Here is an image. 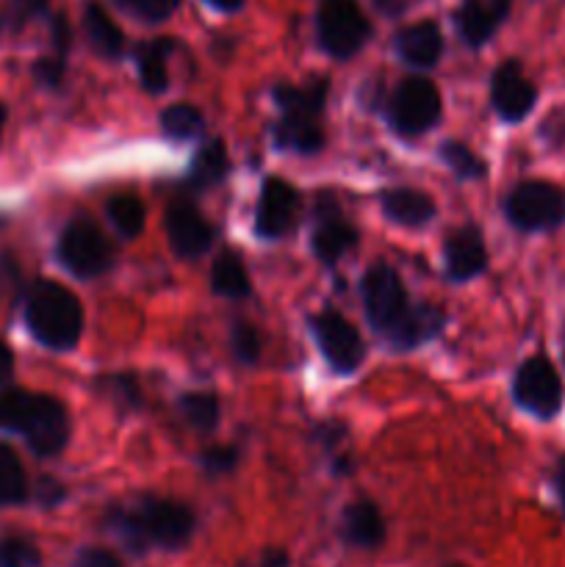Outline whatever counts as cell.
I'll return each mask as SVG.
<instances>
[{
  "label": "cell",
  "mask_w": 565,
  "mask_h": 567,
  "mask_svg": "<svg viewBox=\"0 0 565 567\" xmlns=\"http://www.w3.org/2000/svg\"><path fill=\"white\" fill-rule=\"evenodd\" d=\"M25 321L42 347L66 352L81 341L83 308L72 291L59 282L42 280L31 288L25 302Z\"/></svg>",
  "instance_id": "obj_1"
},
{
  "label": "cell",
  "mask_w": 565,
  "mask_h": 567,
  "mask_svg": "<svg viewBox=\"0 0 565 567\" xmlns=\"http://www.w3.org/2000/svg\"><path fill=\"white\" fill-rule=\"evenodd\" d=\"M510 225L524 233H546L565 225V188L546 181H526L504 203Z\"/></svg>",
  "instance_id": "obj_2"
},
{
  "label": "cell",
  "mask_w": 565,
  "mask_h": 567,
  "mask_svg": "<svg viewBox=\"0 0 565 567\" xmlns=\"http://www.w3.org/2000/svg\"><path fill=\"white\" fill-rule=\"evenodd\" d=\"M316 28H319L321 48L336 59H349L358 53L371 33L358 0H321Z\"/></svg>",
  "instance_id": "obj_3"
},
{
  "label": "cell",
  "mask_w": 565,
  "mask_h": 567,
  "mask_svg": "<svg viewBox=\"0 0 565 567\" xmlns=\"http://www.w3.org/2000/svg\"><path fill=\"white\" fill-rule=\"evenodd\" d=\"M388 120L402 136H421L441 120V92L427 78H408L388 103Z\"/></svg>",
  "instance_id": "obj_4"
},
{
  "label": "cell",
  "mask_w": 565,
  "mask_h": 567,
  "mask_svg": "<svg viewBox=\"0 0 565 567\" xmlns=\"http://www.w3.org/2000/svg\"><path fill=\"white\" fill-rule=\"evenodd\" d=\"M111 247L100 227L86 216H78L64 227L59 238V260L66 271L81 280L100 277L111 266Z\"/></svg>",
  "instance_id": "obj_5"
},
{
  "label": "cell",
  "mask_w": 565,
  "mask_h": 567,
  "mask_svg": "<svg viewBox=\"0 0 565 567\" xmlns=\"http://www.w3.org/2000/svg\"><path fill=\"white\" fill-rule=\"evenodd\" d=\"M513 396L521 410L541 421H552L563 408V380L546 358H530L515 371Z\"/></svg>",
  "instance_id": "obj_6"
},
{
  "label": "cell",
  "mask_w": 565,
  "mask_h": 567,
  "mask_svg": "<svg viewBox=\"0 0 565 567\" xmlns=\"http://www.w3.org/2000/svg\"><path fill=\"white\" fill-rule=\"evenodd\" d=\"M360 293H363L366 319L382 336H388L410 310L402 280L391 266H374V269L366 271Z\"/></svg>",
  "instance_id": "obj_7"
},
{
  "label": "cell",
  "mask_w": 565,
  "mask_h": 567,
  "mask_svg": "<svg viewBox=\"0 0 565 567\" xmlns=\"http://www.w3.org/2000/svg\"><path fill=\"white\" fill-rule=\"evenodd\" d=\"M142 537L161 548H183L192 540L194 518L183 504L170 498H144L136 509H127Z\"/></svg>",
  "instance_id": "obj_8"
},
{
  "label": "cell",
  "mask_w": 565,
  "mask_h": 567,
  "mask_svg": "<svg viewBox=\"0 0 565 567\" xmlns=\"http://www.w3.org/2000/svg\"><path fill=\"white\" fill-rule=\"evenodd\" d=\"M310 330H314V338L325 360L338 374H349V371L358 369L360 360H363V341L343 316L332 313V310H321L319 316L310 319Z\"/></svg>",
  "instance_id": "obj_9"
},
{
  "label": "cell",
  "mask_w": 565,
  "mask_h": 567,
  "mask_svg": "<svg viewBox=\"0 0 565 567\" xmlns=\"http://www.w3.org/2000/svg\"><path fill=\"white\" fill-rule=\"evenodd\" d=\"M20 435L25 437L28 446L37 454H42V457L59 454L61 449L66 446V437H70V419H66L64 404L55 402L53 396L37 393Z\"/></svg>",
  "instance_id": "obj_10"
},
{
  "label": "cell",
  "mask_w": 565,
  "mask_h": 567,
  "mask_svg": "<svg viewBox=\"0 0 565 567\" xmlns=\"http://www.w3.org/2000/svg\"><path fill=\"white\" fill-rule=\"evenodd\" d=\"M491 103L504 122H521L537 103V89L521 72L518 61H504L491 81Z\"/></svg>",
  "instance_id": "obj_11"
},
{
  "label": "cell",
  "mask_w": 565,
  "mask_h": 567,
  "mask_svg": "<svg viewBox=\"0 0 565 567\" xmlns=\"http://www.w3.org/2000/svg\"><path fill=\"white\" fill-rule=\"evenodd\" d=\"M297 208L299 197L291 183L280 181V177H269L260 188L258 210H255V233L266 241L286 236L291 230L294 219H297Z\"/></svg>",
  "instance_id": "obj_12"
},
{
  "label": "cell",
  "mask_w": 565,
  "mask_h": 567,
  "mask_svg": "<svg viewBox=\"0 0 565 567\" xmlns=\"http://www.w3.org/2000/svg\"><path fill=\"white\" fill-rule=\"evenodd\" d=\"M443 260H446L449 280L465 282L480 277L487 269V249L482 233L476 227H460L449 233L443 244Z\"/></svg>",
  "instance_id": "obj_13"
},
{
  "label": "cell",
  "mask_w": 565,
  "mask_h": 567,
  "mask_svg": "<svg viewBox=\"0 0 565 567\" xmlns=\"http://www.w3.org/2000/svg\"><path fill=\"white\" fill-rule=\"evenodd\" d=\"M166 233H170V247L181 258H199L214 241V230H210L208 221L194 205L186 203L172 205L170 214H166Z\"/></svg>",
  "instance_id": "obj_14"
},
{
  "label": "cell",
  "mask_w": 565,
  "mask_h": 567,
  "mask_svg": "<svg viewBox=\"0 0 565 567\" xmlns=\"http://www.w3.org/2000/svg\"><path fill=\"white\" fill-rule=\"evenodd\" d=\"M513 0H463L458 11V31L471 48H482L510 14Z\"/></svg>",
  "instance_id": "obj_15"
},
{
  "label": "cell",
  "mask_w": 565,
  "mask_h": 567,
  "mask_svg": "<svg viewBox=\"0 0 565 567\" xmlns=\"http://www.w3.org/2000/svg\"><path fill=\"white\" fill-rule=\"evenodd\" d=\"M399 59L410 66H435L443 53V37L441 28L432 20L415 22V25L402 28L393 39Z\"/></svg>",
  "instance_id": "obj_16"
},
{
  "label": "cell",
  "mask_w": 565,
  "mask_h": 567,
  "mask_svg": "<svg viewBox=\"0 0 565 567\" xmlns=\"http://www.w3.org/2000/svg\"><path fill=\"white\" fill-rule=\"evenodd\" d=\"M443 321H446V316H443L441 308H435V305H415V308H410L408 313H404V319L388 332V341H391V347L399 349V352H408V349L421 347V343H427L430 338H435L438 332L443 330Z\"/></svg>",
  "instance_id": "obj_17"
},
{
  "label": "cell",
  "mask_w": 565,
  "mask_h": 567,
  "mask_svg": "<svg viewBox=\"0 0 565 567\" xmlns=\"http://www.w3.org/2000/svg\"><path fill=\"white\" fill-rule=\"evenodd\" d=\"M358 244V233H355L352 225L341 219L336 208L330 205V214L321 210L319 221H316V230H314V252L321 264H336L338 258L349 252V249Z\"/></svg>",
  "instance_id": "obj_18"
},
{
  "label": "cell",
  "mask_w": 565,
  "mask_h": 567,
  "mask_svg": "<svg viewBox=\"0 0 565 567\" xmlns=\"http://www.w3.org/2000/svg\"><path fill=\"white\" fill-rule=\"evenodd\" d=\"M275 144L280 150H291V153H316L325 144L321 120L319 116L280 114V122L275 125Z\"/></svg>",
  "instance_id": "obj_19"
},
{
  "label": "cell",
  "mask_w": 565,
  "mask_h": 567,
  "mask_svg": "<svg viewBox=\"0 0 565 567\" xmlns=\"http://www.w3.org/2000/svg\"><path fill=\"white\" fill-rule=\"evenodd\" d=\"M382 210L397 225L424 227L435 216V203L415 188H391L382 194Z\"/></svg>",
  "instance_id": "obj_20"
},
{
  "label": "cell",
  "mask_w": 565,
  "mask_h": 567,
  "mask_svg": "<svg viewBox=\"0 0 565 567\" xmlns=\"http://www.w3.org/2000/svg\"><path fill=\"white\" fill-rule=\"evenodd\" d=\"M343 537L358 548L380 546L386 540V524H382L380 509L366 498L349 504L347 513H343Z\"/></svg>",
  "instance_id": "obj_21"
},
{
  "label": "cell",
  "mask_w": 565,
  "mask_h": 567,
  "mask_svg": "<svg viewBox=\"0 0 565 567\" xmlns=\"http://www.w3.org/2000/svg\"><path fill=\"white\" fill-rule=\"evenodd\" d=\"M327 92H330V83L325 78H314L305 86H277L275 100L280 105V114H299V116H319L325 109Z\"/></svg>",
  "instance_id": "obj_22"
},
{
  "label": "cell",
  "mask_w": 565,
  "mask_h": 567,
  "mask_svg": "<svg viewBox=\"0 0 565 567\" xmlns=\"http://www.w3.org/2000/svg\"><path fill=\"white\" fill-rule=\"evenodd\" d=\"M83 28H86V37L92 42V48L97 50L105 59H116L125 48V39H122V31L116 28V22L105 14L103 6L89 3L86 11H83Z\"/></svg>",
  "instance_id": "obj_23"
},
{
  "label": "cell",
  "mask_w": 565,
  "mask_h": 567,
  "mask_svg": "<svg viewBox=\"0 0 565 567\" xmlns=\"http://www.w3.org/2000/svg\"><path fill=\"white\" fill-rule=\"evenodd\" d=\"M172 53L170 39H153V42H142L136 48V64L138 75L147 92H164L166 81H170V72H166V59Z\"/></svg>",
  "instance_id": "obj_24"
},
{
  "label": "cell",
  "mask_w": 565,
  "mask_h": 567,
  "mask_svg": "<svg viewBox=\"0 0 565 567\" xmlns=\"http://www.w3.org/2000/svg\"><path fill=\"white\" fill-rule=\"evenodd\" d=\"M210 286H214V293H219V297L225 299L247 297L249 277L236 252H222L219 258H216L214 271H210Z\"/></svg>",
  "instance_id": "obj_25"
},
{
  "label": "cell",
  "mask_w": 565,
  "mask_h": 567,
  "mask_svg": "<svg viewBox=\"0 0 565 567\" xmlns=\"http://www.w3.org/2000/svg\"><path fill=\"white\" fill-rule=\"evenodd\" d=\"M227 175V150L222 142H208L199 147V153L194 155L192 169H188V181L197 188L216 186L222 177Z\"/></svg>",
  "instance_id": "obj_26"
},
{
  "label": "cell",
  "mask_w": 565,
  "mask_h": 567,
  "mask_svg": "<svg viewBox=\"0 0 565 567\" xmlns=\"http://www.w3.org/2000/svg\"><path fill=\"white\" fill-rule=\"evenodd\" d=\"M105 214H109L116 233L125 238H136L144 230V219H147V210H144L142 199L133 197V194H116L114 199H109Z\"/></svg>",
  "instance_id": "obj_27"
},
{
  "label": "cell",
  "mask_w": 565,
  "mask_h": 567,
  "mask_svg": "<svg viewBox=\"0 0 565 567\" xmlns=\"http://www.w3.org/2000/svg\"><path fill=\"white\" fill-rule=\"evenodd\" d=\"M28 496V480L22 463L9 446H0V507H14Z\"/></svg>",
  "instance_id": "obj_28"
},
{
  "label": "cell",
  "mask_w": 565,
  "mask_h": 567,
  "mask_svg": "<svg viewBox=\"0 0 565 567\" xmlns=\"http://www.w3.org/2000/svg\"><path fill=\"white\" fill-rule=\"evenodd\" d=\"M181 413L194 430L210 432L219 424V399L214 393H186L181 399Z\"/></svg>",
  "instance_id": "obj_29"
},
{
  "label": "cell",
  "mask_w": 565,
  "mask_h": 567,
  "mask_svg": "<svg viewBox=\"0 0 565 567\" xmlns=\"http://www.w3.org/2000/svg\"><path fill=\"white\" fill-rule=\"evenodd\" d=\"M203 125H205L203 114H199V111L194 109V105H188V103L170 105V109L161 114V127H164L166 136L181 138V142L199 136Z\"/></svg>",
  "instance_id": "obj_30"
},
{
  "label": "cell",
  "mask_w": 565,
  "mask_h": 567,
  "mask_svg": "<svg viewBox=\"0 0 565 567\" xmlns=\"http://www.w3.org/2000/svg\"><path fill=\"white\" fill-rule=\"evenodd\" d=\"M33 396L37 393L20 391V388H9V391L0 393V426L9 432H22L28 413H31Z\"/></svg>",
  "instance_id": "obj_31"
},
{
  "label": "cell",
  "mask_w": 565,
  "mask_h": 567,
  "mask_svg": "<svg viewBox=\"0 0 565 567\" xmlns=\"http://www.w3.org/2000/svg\"><path fill=\"white\" fill-rule=\"evenodd\" d=\"M438 153H441L443 164H446L454 175L463 177V181H474V177L485 175V164H482V161L476 158L469 147H465V144L446 142V144H441V150H438Z\"/></svg>",
  "instance_id": "obj_32"
},
{
  "label": "cell",
  "mask_w": 565,
  "mask_h": 567,
  "mask_svg": "<svg viewBox=\"0 0 565 567\" xmlns=\"http://www.w3.org/2000/svg\"><path fill=\"white\" fill-rule=\"evenodd\" d=\"M42 557H39L37 546L22 537H6L0 540V567H39Z\"/></svg>",
  "instance_id": "obj_33"
},
{
  "label": "cell",
  "mask_w": 565,
  "mask_h": 567,
  "mask_svg": "<svg viewBox=\"0 0 565 567\" xmlns=\"http://www.w3.org/2000/svg\"><path fill=\"white\" fill-rule=\"evenodd\" d=\"M116 6L144 22H161L172 17V11L181 6V0H116Z\"/></svg>",
  "instance_id": "obj_34"
},
{
  "label": "cell",
  "mask_w": 565,
  "mask_h": 567,
  "mask_svg": "<svg viewBox=\"0 0 565 567\" xmlns=\"http://www.w3.org/2000/svg\"><path fill=\"white\" fill-rule=\"evenodd\" d=\"M233 354L242 363H255L260 354V336L249 324L233 327Z\"/></svg>",
  "instance_id": "obj_35"
},
{
  "label": "cell",
  "mask_w": 565,
  "mask_h": 567,
  "mask_svg": "<svg viewBox=\"0 0 565 567\" xmlns=\"http://www.w3.org/2000/svg\"><path fill=\"white\" fill-rule=\"evenodd\" d=\"M238 463V454L233 452V449H208V452L203 454V465L208 471H214V474H225V471H233Z\"/></svg>",
  "instance_id": "obj_36"
},
{
  "label": "cell",
  "mask_w": 565,
  "mask_h": 567,
  "mask_svg": "<svg viewBox=\"0 0 565 567\" xmlns=\"http://www.w3.org/2000/svg\"><path fill=\"white\" fill-rule=\"evenodd\" d=\"M37 78L44 86H59L61 78H64V59L55 55V59H42L37 64Z\"/></svg>",
  "instance_id": "obj_37"
},
{
  "label": "cell",
  "mask_w": 565,
  "mask_h": 567,
  "mask_svg": "<svg viewBox=\"0 0 565 567\" xmlns=\"http://www.w3.org/2000/svg\"><path fill=\"white\" fill-rule=\"evenodd\" d=\"M72 567H122V563L114 554L103 551V548H89V551H83L81 557L72 563Z\"/></svg>",
  "instance_id": "obj_38"
},
{
  "label": "cell",
  "mask_w": 565,
  "mask_h": 567,
  "mask_svg": "<svg viewBox=\"0 0 565 567\" xmlns=\"http://www.w3.org/2000/svg\"><path fill=\"white\" fill-rule=\"evenodd\" d=\"M11 374H14V354L0 341V385H6L11 380Z\"/></svg>",
  "instance_id": "obj_39"
},
{
  "label": "cell",
  "mask_w": 565,
  "mask_h": 567,
  "mask_svg": "<svg viewBox=\"0 0 565 567\" xmlns=\"http://www.w3.org/2000/svg\"><path fill=\"white\" fill-rule=\"evenodd\" d=\"M53 37H55V44H59V53H64L66 44H70V31H66V20H64V17H55Z\"/></svg>",
  "instance_id": "obj_40"
},
{
  "label": "cell",
  "mask_w": 565,
  "mask_h": 567,
  "mask_svg": "<svg viewBox=\"0 0 565 567\" xmlns=\"http://www.w3.org/2000/svg\"><path fill=\"white\" fill-rule=\"evenodd\" d=\"M48 6V0H14V11L20 17H31L37 11H42Z\"/></svg>",
  "instance_id": "obj_41"
},
{
  "label": "cell",
  "mask_w": 565,
  "mask_h": 567,
  "mask_svg": "<svg viewBox=\"0 0 565 567\" xmlns=\"http://www.w3.org/2000/svg\"><path fill=\"white\" fill-rule=\"evenodd\" d=\"M374 3L382 14H402L413 0H374Z\"/></svg>",
  "instance_id": "obj_42"
},
{
  "label": "cell",
  "mask_w": 565,
  "mask_h": 567,
  "mask_svg": "<svg viewBox=\"0 0 565 567\" xmlns=\"http://www.w3.org/2000/svg\"><path fill=\"white\" fill-rule=\"evenodd\" d=\"M554 491H557L559 504H563L565 509V457H559L557 468H554Z\"/></svg>",
  "instance_id": "obj_43"
},
{
  "label": "cell",
  "mask_w": 565,
  "mask_h": 567,
  "mask_svg": "<svg viewBox=\"0 0 565 567\" xmlns=\"http://www.w3.org/2000/svg\"><path fill=\"white\" fill-rule=\"evenodd\" d=\"M286 565H288V559L282 551H266L264 563H260V567H286Z\"/></svg>",
  "instance_id": "obj_44"
},
{
  "label": "cell",
  "mask_w": 565,
  "mask_h": 567,
  "mask_svg": "<svg viewBox=\"0 0 565 567\" xmlns=\"http://www.w3.org/2000/svg\"><path fill=\"white\" fill-rule=\"evenodd\" d=\"M210 6H216V9L222 11H238L244 6V0H208Z\"/></svg>",
  "instance_id": "obj_45"
},
{
  "label": "cell",
  "mask_w": 565,
  "mask_h": 567,
  "mask_svg": "<svg viewBox=\"0 0 565 567\" xmlns=\"http://www.w3.org/2000/svg\"><path fill=\"white\" fill-rule=\"evenodd\" d=\"M3 125H6V109L0 105V133H3Z\"/></svg>",
  "instance_id": "obj_46"
},
{
  "label": "cell",
  "mask_w": 565,
  "mask_h": 567,
  "mask_svg": "<svg viewBox=\"0 0 565 567\" xmlns=\"http://www.w3.org/2000/svg\"><path fill=\"white\" fill-rule=\"evenodd\" d=\"M563 360H565V330H563Z\"/></svg>",
  "instance_id": "obj_47"
},
{
  "label": "cell",
  "mask_w": 565,
  "mask_h": 567,
  "mask_svg": "<svg viewBox=\"0 0 565 567\" xmlns=\"http://www.w3.org/2000/svg\"><path fill=\"white\" fill-rule=\"evenodd\" d=\"M449 567H465V565H449Z\"/></svg>",
  "instance_id": "obj_48"
}]
</instances>
